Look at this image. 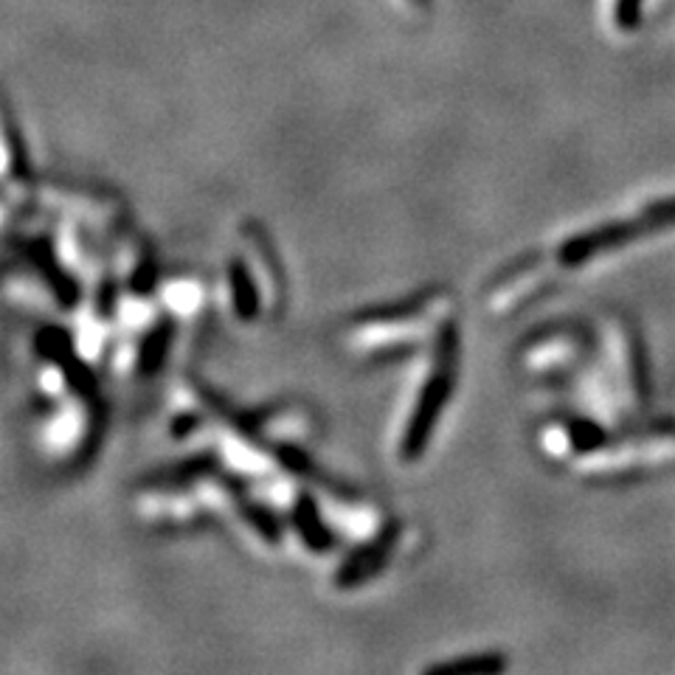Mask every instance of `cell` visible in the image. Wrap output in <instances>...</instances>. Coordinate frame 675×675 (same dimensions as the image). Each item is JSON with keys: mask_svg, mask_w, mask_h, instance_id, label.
Instances as JSON below:
<instances>
[{"mask_svg": "<svg viewBox=\"0 0 675 675\" xmlns=\"http://www.w3.org/2000/svg\"><path fill=\"white\" fill-rule=\"evenodd\" d=\"M644 217L651 219L653 232H658V228H675V197L656 203V206L651 208H644Z\"/></svg>", "mask_w": 675, "mask_h": 675, "instance_id": "6da1fadb", "label": "cell"}, {"mask_svg": "<svg viewBox=\"0 0 675 675\" xmlns=\"http://www.w3.org/2000/svg\"><path fill=\"white\" fill-rule=\"evenodd\" d=\"M642 18V0H617V25L622 32H633Z\"/></svg>", "mask_w": 675, "mask_h": 675, "instance_id": "7a4b0ae2", "label": "cell"}, {"mask_svg": "<svg viewBox=\"0 0 675 675\" xmlns=\"http://www.w3.org/2000/svg\"><path fill=\"white\" fill-rule=\"evenodd\" d=\"M414 7H419V9H428L431 7V0H411Z\"/></svg>", "mask_w": 675, "mask_h": 675, "instance_id": "3957f363", "label": "cell"}]
</instances>
